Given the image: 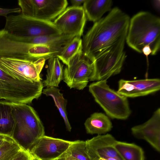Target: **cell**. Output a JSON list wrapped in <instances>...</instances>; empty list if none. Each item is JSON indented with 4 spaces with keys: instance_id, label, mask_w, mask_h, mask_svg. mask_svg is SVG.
<instances>
[{
    "instance_id": "obj_1",
    "label": "cell",
    "mask_w": 160,
    "mask_h": 160,
    "mask_svg": "<svg viewBox=\"0 0 160 160\" xmlns=\"http://www.w3.org/2000/svg\"><path fill=\"white\" fill-rule=\"evenodd\" d=\"M130 18L118 7L94 23L82 40L83 54L93 62L104 50L126 38Z\"/></svg>"
},
{
    "instance_id": "obj_2",
    "label": "cell",
    "mask_w": 160,
    "mask_h": 160,
    "mask_svg": "<svg viewBox=\"0 0 160 160\" xmlns=\"http://www.w3.org/2000/svg\"><path fill=\"white\" fill-rule=\"evenodd\" d=\"M126 42L131 48L142 53L149 45L151 55L157 54L160 46V19L151 12L141 11L130 19Z\"/></svg>"
},
{
    "instance_id": "obj_3",
    "label": "cell",
    "mask_w": 160,
    "mask_h": 160,
    "mask_svg": "<svg viewBox=\"0 0 160 160\" xmlns=\"http://www.w3.org/2000/svg\"><path fill=\"white\" fill-rule=\"evenodd\" d=\"M11 103L15 121L11 138L22 148L29 151L45 135L44 126L32 107L25 103Z\"/></svg>"
},
{
    "instance_id": "obj_4",
    "label": "cell",
    "mask_w": 160,
    "mask_h": 160,
    "mask_svg": "<svg viewBox=\"0 0 160 160\" xmlns=\"http://www.w3.org/2000/svg\"><path fill=\"white\" fill-rule=\"evenodd\" d=\"M89 91L96 102L110 118L125 120L130 116L131 111L127 98L110 88L107 80L91 83Z\"/></svg>"
},
{
    "instance_id": "obj_5",
    "label": "cell",
    "mask_w": 160,
    "mask_h": 160,
    "mask_svg": "<svg viewBox=\"0 0 160 160\" xmlns=\"http://www.w3.org/2000/svg\"><path fill=\"white\" fill-rule=\"evenodd\" d=\"M43 87L37 82L14 78L0 68V99L10 102L29 104L41 95Z\"/></svg>"
},
{
    "instance_id": "obj_6",
    "label": "cell",
    "mask_w": 160,
    "mask_h": 160,
    "mask_svg": "<svg viewBox=\"0 0 160 160\" xmlns=\"http://www.w3.org/2000/svg\"><path fill=\"white\" fill-rule=\"evenodd\" d=\"M3 29L13 35L26 38L62 34L53 22L38 19L21 13L6 17Z\"/></svg>"
},
{
    "instance_id": "obj_7",
    "label": "cell",
    "mask_w": 160,
    "mask_h": 160,
    "mask_svg": "<svg viewBox=\"0 0 160 160\" xmlns=\"http://www.w3.org/2000/svg\"><path fill=\"white\" fill-rule=\"evenodd\" d=\"M122 38L104 50L94 59L95 71L90 81L107 80L121 72L127 57Z\"/></svg>"
},
{
    "instance_id": "obj_8",
    "label": "cell",
    "mask_w": 160,
    "mask_h": 160,
    "mask_svg": "<svg viewBox=\"0 0 160 160\" xmlns=\"http://www.w3.org/2000/svg\"><path fill=\"white\" fill-rule=\"evenodd\" d=\"M47 54L45 46L17 41L3 29L0 31V58L34 62L41 58H45Z\"/></svg>"
},
{
    "instance_id": "obj_9",
    "label": "cell",
    "mask_w": 160,
    "mask_h": 160,
    "mask_svg": "<svg viewBox=\"0 0 160 160\" xmlns=\"http://www.w3.org/2000/svg\"><path fill=\"white\" fill-rule=\"evenodd\" d=\"M95 62L81 52L69 62L63 70V79L70 88L83 89L95 71Z\"/></svg>"
},
{
    "instance_id": "obj_10",
    "label": "cell",
    "mask_w": 160,
    "mask_h": 160,
    "mask_svg": "<svg viewBox=\"0 0 160 160\" xmlns=\"http://www.w3.org/2000/svg\"><path fill=\"white\" fill-rule=\"evenodd\" d=\"M21 13L46 21L55 19L66 9V0H19Z\"/></svg>"
},
{
    "instance_id": "obj_11",
    "label": "cell",
    "mask_w": 160,
    "mask_h": 160,
    "mask_svg": "<svg viewBox=\"0 0 160 160\" xmlns=\"http://www.w3.org/2000/svg\"><path fill=\"white\" fill-rule=\"evenodd\" d=\"M46 60L44 58H41L33 62L0 58V68L14 78L32 82H37L42 80L40 73Z\"/></svg>"
},
{
    "instance_id": "obj_12",
    "label": "cell",
    "mask_w": 160,
    "mask_h": 160,
    "mask_svg": "<svg viewBox=\"0 0 160 160\" xmlns=\"http://www.w3.org/2000/svg\"><path fill=\"white\" fill-rule=\"evenodd\" d=\"M87 18L82 6H70L53 22L62 34L81 37Z\"/></svg>"
},
{
    "instance_id": "obj_13",
    "label": "cell",
    "mask_w": 160,
    "mask_h": 160,
    "mask_svg": "<svg viewBox=\"0 0 160 160\" xmlns=\"http://www.w3.org/2000/svg\"><path fill=\"white\" fill-rule=\"evenodd\" d=\"M72 142L45 135L29 151L36 160H56L66 153Z\"/></svg>"
},
{
    "instance_id": "obj_14",
    "label": "cell",
    "mask_w": 160,
    "mask_h": 160,
    "mask_svg": "<svg viewBox=\"0 0 160 160\" xmlns=\"http://www.w3.org/2000/svg\"><path fill=\"white\" fill-rule=\"evenodd\" d=\"M117 140L110 134L98 135L85 141L88 153L91 160L114 158L123 160L114 147Z\"/></svg>"
},
{
    "instance_id": "obj_15",
    "label": "cell",
    "mask_w": 160,
    "mask_h": 160,
    "mask_svg": "<svg viewBox=\"0 0 160 160\" xmlns=\"http://www.w3.org/2000/svg\"><path fill=\"white\" fill-rule=\"evenodd\" d=\"M117 92L128 98L146 96L160 90L159 78L145 79L134 80H120Z\"/></svg>"
},
{
    "instance_id": "obj_16",
    "label": "cell",
    "mask_w": 160,
    "mask_h": 160,
    "mask_svg": "<svg viewBox=\"0 0 160 160\" xmlns=\"http://www.w3.org/2000/svg\"><path fill=\"white\" fill-rule=\"evenodd\" d=\"M135 138L147 142L157 151L160 152V109H157L152 117L143 124L131 129Z\"/></svg>"
},
{
    "instance_id": "obj_17",
    "label": "cell",
    "mask_w": 160,
    "mask_h": 160,
    "mask_svg": "<svg viewBox=\"0 0 160 160\" xmlns=\"http://www.w3.org/2000/svg\"><path fill=\"white\" fill-rule=\"evenodd\" d=\"M9 34L14 40L21 42L54 47H63L76 37L62 34L58 35L26 38L16 36Z\"/></svg>"
},
{
    "instance_id": "obj_18",
    "label": "cell",
    "mask_w": 160,
    "mask_h": 160,
    "mask_svg": "<svg viewBox=\"0 0 160 160\" xmlns=\"http://www.w3.org/2000/svg\"><path fill=\"white\" fill-rule=\"evenodd\" d=\"M87 133L98 135L106 134L112 128V123L108 117L101 112H94L88 118L84 123Z\"/></svg>"
},
{
    "instance_id": "obj_19",
    "label": "cell",
    "mask_w": 160,
    "mask_h": 160,
    "mask_svg": "<svg viewBox=\"0 0 160 160\" xmlns=\"http://www.w3.org/2000/svg\"><path fill=\"white\" fill-rule=\"evenodd\" d=\"M112 3L111 0H86L82 7L87 18L94 23L112 9Z\"/></svg>"
},
{
    "instance_id": "obj_20",
    "label": "cell",
    "mask_w": 160,
    "mask_h": 160,
    "mask_svg": "<svg viewBox=\"0 0 160 160\" xmlns=\"http://www.w3.org/2000/svg\"><path fill=\"white\" fill-rule=\"evenodd\" d=\"M15 124L11 102L0 100V135L11 138Z\"/></svg>"
},
{
    "instance_id": "obj_21",
    "label": "cell",
    "mask_w": 160,
    "mask_h": 160,
    "mask_svg": "<svg viewBox=\"0 0 160 160\" xmlns=\"http://www.w3.org/2000/svg\"><path fill=\"white\" fill-rule=\"evenodd\" d=\"M63 65L57 57L49 59L46 78L43 81L44 85L47 88L57 87L63 78Z\"/></svg>"
},
{
    "instance_id": "obj_22",
    "label": "cell",
    "mask_w": 160,
    "mask_h": 160,
    "mask_svg": "<svg viewBox=\"0 0 160 160\" xmlns=\"http://www.w3.org/2000/svg\"><path fill=\"white\" fill-rule=\"evenodd\" d=\"M114 147L123 160H145L143 149L134 143L117 140Z\"/></svg>"
},
{
    "instance_id": "obj_23",
    "label": "cell",
    "mask_w": 160,
    "mask_h": 160,
    "mask_svg": "<svg viewBox=\"0 0 160 160\" xmlns=\"http://www.w3.org/2000/svg\"><path fill=\"white\" fill-rule=\"evenodd\" d=\"M60 91V90L56 87H50L43 89L42 93L47 96L52 97L55 104L64 120L67 129L70 132L72 128L67 117L66 110L67 101Z\"/></svg>"
},
{
    "instance_id": "obj_24",
    "label": "cell",
    "mask_w": 160,
    "mask_h": 160,
    "mask_svg": "<svg viewBox=\"0 0 160 160\" xmlns=\"http://www.w3.org/2000/svg\"><path fill=\"white\" fill-rule=\"evenodd\" d=\"M82 51V40L80 37H76L64 46L57 57L67 66L74 56Z\"/></svg>"
},
{
    "instance_id": "obj_25",
    "label": "cell",
    "mask_w": 160,
    "mask_h": 160,
    "mask_svg": "<svg viewBox=\"0 0 160 160\" xmlns=\"http://www.w3.org/2000/svg\"><path fill=\"white\" fill-rule=\"evenodd\" d=\"M22 149L12 138L8 137L0 146V160H10Z\"/></svg>"
},
{
    "instance_id": "obj_26",
    "label": "cell",
    "mask_w": 160,
    "mask_h": 160,
    "mask_svg": "<svg viewBox=\"0 0 160 160\" xmlns=\"http://www.w3.org/2000/svg\"><path fill=\"white\" fill-rule=\"evenodd\" d=\"M66 153L79 160H91L87 152L85 141H72Z\"/></svg>"
},
{
    "instance_id": "obj_27",
    "label": "cell",
    "mask_w": 160,
    "mask_h": 160,
    "mask_svg": "<svg viewBox=\"0 0 160 160\" xmlns=\"http://www.w3.org/2000/svg\"><path fill=\"white\" fill-rule=\"evenodd\" d=\"M34 158L29 151L22 149L10 160H32Z\"/></svg>"
},
{
    "instance_id": "obj_28",
    "label": "cell",
    "mask_w": 160,
    "mask_h": 160,
    "mask_svg": "<svg viewBox=\"0 0 160 160\" xmlns=\"http://www.w3.org/2000/svg\"><path fill=\"white\" fill-rule=\"evenodd\" d=\"M21 12L20 8H0V16L6 17L9 14L13 13H20Z\"/></svg>"
},
{
    "instance_id": "obj_29",
    "label": "cell",
    "mask_w": 160,
    "mask_h": 160,
    "mask_svg": "<svg viewBox=\"0 0 160 160\" xmlns=\"http://www.w3.org/2000/svg\"><path fill=\"white\" fill-rule=\"evenodd\" d=\"M142 53L146 56L148 65V56L150 54L151 55L152 53V51L150 46L149 45L145 46L142 49Z\"/></svg>"
},
{
    "instance_id": "obj_30",
    "label": "cell",
    "mask_w": 160,
    "mask_h": 160,
    "mask_svg": "<svg viewBox=\"0 0 160 160\" xmlns=\"http://www.w3.org/2000/svg\"><path fill=\"white\" fill-rule=\"evenodd\" d=\"M86 0H71L70 2L72 6L78 7L85 2Z\"/></svg>"
},
{
    "instance_id": "obj_31",
    "label": "cell",
    "mask_w": 160,
    "mask_h": 160,
    "mask_svg": "<svg viewBox=\"0 0 160 160\" xmlns=\"http://www.w3.org/2000/svg\"><path fill=\"white\" fill-rule=\"evenodd\" d=\"M59 159L60 160H79L66 153Z\"/></svg>"
},
{
    "instance_id": "obj_32",
    "label": "cell",
    "mask_w": 160,
    "mask_h": 160,
    "mask_svg": "<svg viewBox=\"0 0 160 160\" xmlns=\"http://www.w3.org/2000/svg\"><path fill=\"white\" fill-rule=\"evenodd\" d=\"M152 4L155 9L158 11H160V2L159 0H153L152 1Z\"/></svg>"
},
{
    "instance_id": "obj_33",
    "label": "cell",
    "mask_w": 160,
    "mask_h": 160,
    "mask_svg": "<svg viewBox=\"0 0 160 160\" xmlns=\"http://www.w3.org/2000/svg\"><path fill=\"white\" fill-rule=\"evenodd\" d=\"M7 137H8L3 135H0V146L6 140Z\"/></svg>"
},
{
    "instance_id": "obj_34",
    "label": "cell",
    "mask_w": 160,
    "mask_h": 160,
    "mask_svg": "<svg viewBox=\"0 0 160 160\" xmlns=\"http://www.w3.org/2000/svg\"><path fill=\"white\" fill-rule=\"evenodd\" d=\"M32 160H36L34 158V159H32Z\"/></svg>"
},
{
    "instance_id": "obj_35",
    "label": "cell",
    "mask_w": 160,
    "mask_h": 160,
    "mask_svg": "<svg viewBox=\"0 0 160 160\" xmlns=\"http://www.w3.org/2000/svg\"><path fill=\"white\" fill-rule=\"evenodd\" d=\"M60 160V159H58L57 160Z\"/></svg>"
},
{
    "instance_id": "obj_36",
    "label": "cell",
    "mask_w": 160,
    "mask_h": 160,
    "mask_svg": "<svg viewBox=\"0 0 160 160\" xmlns=\"http://www.w3.org/2000/svg\"></svg>"
}]
</instances>
